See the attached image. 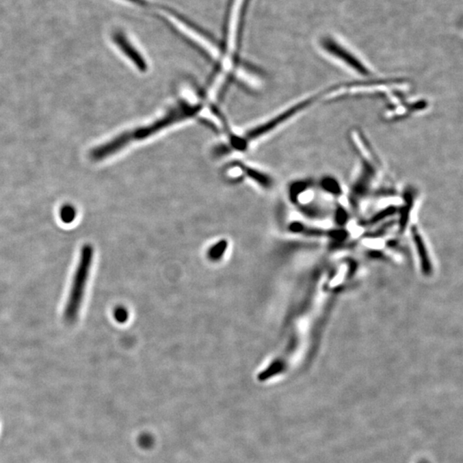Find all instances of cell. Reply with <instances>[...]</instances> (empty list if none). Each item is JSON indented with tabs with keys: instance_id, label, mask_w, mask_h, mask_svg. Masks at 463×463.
<instances>
[{
	"instance_id": "obj_2",
	"label": "cell",
	"mask_w": 463,
	"mask_h": 463,
	"mask_svg": "<svg viewBox=\"0 0 463 463\" xmlns=\"http://www.w3.org/2000/svg\"><path fill=\"white\" fill-rule=\"evenodd\" d=\"M319 98L320 96L306 98V99L300 101V103L293 105V107L287 108L283 113L277 115L276 117L273 118L269 122L263 124V126L256 128V129L250 131L249 137L256 138L262 136L263 133H268V131L275 129V128L280 126V124H282L289 119H291V118L295 117V115L300 114V111L308 108L310 105L315 103Z\"/></svg>"
},
{
	"instance_id": "obj_6",
	"label": "cell",
	"mask_w": 463,
	"mask_h": 463,
	"mask_svg": "<svg viewBox=\"0 0 463 463\" xmlns=\"http://www.w3.org/2000/svg\"><path fill=\"white\" fill-rule=\"evenodd\" d=\"M60 217L64 222L69 223L72 222L76 218V211L75 209L72 207V206H65L60 211Z\"/></svg>"
},
{
	"instance_id": "obj_1",
	"label": "cell",
	"mask_w": 463,
	"mask_h": 463,
	"mask_svg": "<svg viewBox=\"0 0 463 463\" xmlns=\"http://www.w3.org/2000/svg\"><path fill=\"white\" fill-rule=\"evenodd\" d=\"M94 260L92 246H83L81 250L79 262L74 273L68 298L64 310V319L69 323H75L79 317L83 302L84 295L88 282H89L90 269Z\"/></svg>"
},
{
	"instance_id": "obj_8",
	"label": "cell",
	"mask_w": 463,
	"mask_h": 463,
	"mask_svg": "<svg viewBox=\"0 0 463 463\" xmlns=\"http://www.w3.org/2000/svg\"><path fill=\"white\" fill-rule=\"evenodd\" d=\"M124 1L131 3V5L140 6V8H150L152 5L148 0H124Z\"/></svg>"
},
{
	"instance_id": "obj_9",
	"label": "cell",
	"mask_w": 463,
	"mask_h": 463,
	"mask_svg": "<svg viewBox=\"0 0 463 463\" xmlns=\"http://www.w3.org/2000/svg\"><path fill=\"white\" fill-rule=\"evenodd\" d=\"M115 317H116V319L118 321L123 322V321L126 320L127 319V312L126 310H124L122 308L117 310L116 313H115Z\"/></svg>"
},
{
	"instance_id": "obj_7",
	"label": "cell",
	"mask_w": 463,
	"mask_h": 463,
	"mask_svg": "<svg viewBox=\"0 0 463 463\" xmlns=\"http://www.w3.org/2000/svg\"><path fill=\"white\" fill-rule=\"evenodd\" d=\"M323 187L327 188L328 191H330L331 192H334L339 191V185L337 184V182L334 181L332 180L330 181H323Z\"/></svg>"
},
{
	"instance_id": "obj_3",
	"label": "cell",
	"mask_w": 463,
	"mask_h": 463,
	"mask_svg": "<svg viewBox=\"0 0 463 463\" xmlns=\"http://www.w3.org/2000/svg\"><path fill=\"white\" fill-rule=\"evenodd\" d=\"M323 49L327 51V53L331 55L337 57L338 59L341 60L343 63L349 66L351 69L356 70L357 73L362 76H368L370 74L369 70L367 68L360 60L358 59L354 54L351 53L349 50L344 49L336 40L326 37L321 42Z\"/></svg>"
},
{
	"instance_id": "obj_5",
	"label": "cell",
	"mask_w": 463,
	"mask_h": 463,
	"mask_svg": "<svg viewBox=\"0 0 463 463\" xmlns=\"http://www.w3.org/2000/svg\"><path fill=\"white\" fill-rule=\"evenodd\" d=\"M413 236L414 239V243L416 244L419 256L421 260V263H423L424 269L425 270H430V262L428 261V256L427 249H425V243L423 239H421V235H419L416 228H413Z\"/></svg>"
},
{
	"instance_id": "obj_4",
	"label": "cell",
	"mask_w": 463,
	"mask_h": 463,
	"mask_svg": "<svg viewBox=\"0 0 463 463\" xmlns=\"http://www.w3.org/2000/svg\"><path fill=\"white\" fill-rule=\"evenodd\" d=\"M111 40L115 44V46L121 51V53L133 63L135 66L142 72H145L147 70V62L145 60L143 54L140 51L134 46V44L131 42L129 37L123 30L117 29L111 34Z\"/></svg>"
}]
</instances>
